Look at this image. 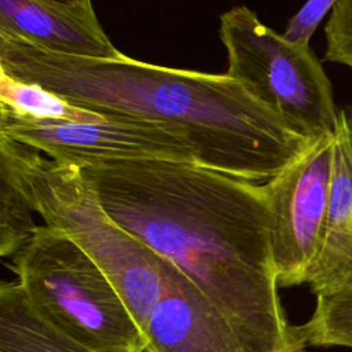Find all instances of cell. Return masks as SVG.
<instances>
[{
    "instance_id": "cell-10",
    "label": "cell",
    "mask_w": 352,
    "mask_h": 352,
    "mask_svg": "<svg viewBox=\"0 0 352 352\" xmlns=\"http://www.w3.org/2000/svg\"><path fill=\"white\" fill-rule=\"evenodd\" d=\"M307 283L315 296L352 289V122L340 110L329 201Z\"/></svg>"
},
{
    "instance_id": "cell-4",
    "label": "cell",
    "mask_w": 352,
    "mask_h": 352,
    "mask_svg": "<svg viewBox=\"0 0 352 352\" xmlns=\"http://www.w3.org/2000/svg\"><path fill=\"white\" fill-rule=\"evenodd\" d=\"M12 270L32 307L65 334L99 352H146L116 285L65 232L38 226Z\"/></svg>"
},
{
    "instance_id": "cell-6",
    "label": "cell",
    "mask_w": 352,
    "mask_h": 352,
    "mask_svg": "<svg viewBox=\"0 0 352 352\" xmlns=\"http://www.w3.org/2000/svg\"><path fill=\"white\" fill-rule=\"evenodd\" d=\"M0 135L78 168L120 160L195 162L194 148L182 135L132 118L106 117L96 124H78L34 120L0 107Z\"/></svg>"
},
{
    "instance_id": "cell-15",
    "label": "cell",
    "mask_w": 352,
    "mask_h": 352,
    "mask_svg": "<svg viewBox=\"0 0 352 352\" xmlns=\"http://www.w3.org/2000/svg\"><path fill=\"white\" fill-rule=\"evenodd\" d=\"M324 58L352 69V0H338L324 26Z\"/></svg>"
},
{
    "instance_id": "cell-14",
    "label": "cell",
    "mask_w": 352,
    "mask_h": 352,
    "mask_svg": "<svg viewBox=\"0 0 352 352\" xmlns=\"http://www.w3.org/2000/svg\"><path fill=\"white\" fill-rule=\"evenodd\" d=\"M34 210L22 191L0 173V254L14 257L33 238Z\"/></svg>"
},
{
    "instance_id": "cell-9",
    "label": "cell",
    "mask_w": 352,
    "mask_h": 352,
    "mask_svg": "<svg viewBox=\"0 0 352 352\" xmlns=\"http://www.w3.org/2000/svg\"><path fill=\"white\" fill-rule=\"evenodd\" d=\"M0 34L63 55L96 59L122 55L102 29L92 4L0 0Z\"/></svg>"
},
{
    "instance_id": "cell-8",
    "label": "cell",
    "mask_w": 352,
    "mask_h": 352,
    "mask_svg": "<svg viewBox=\"0 0 352 352\" xmlns=\"http://www.w3.org/2000/svg\"><path fill=\"white\" fill-rule=\"evenodd\" d=\"M146 352H246L223 314L176 267L162 261V290L146 329Z\"/></svg>"
},
{
    "instance_id": "cell-3",
    "label": "cell",
    "mask_w": 352,
    "mask_h": 352,
    "mask_svg": "<svg viewBox=\"0 0 352 352\" xmlns=\"http://www.w3.org/2000/svg\"><path fill=\"white\" fill-rule=\"evenodd\" d=\"M0 173L22 191L45 226L65 232L98 263L146 337L162 290L164 260L104 212L78 166L0 135Z\"/></svg>"
},
{
    "instance_id": "cell-12",
    "label": "cell",
    "mask_w": 352,
    "mask_h": 352,
    "mask_svg": "<svg viewBox=\"0 0 352 352\" xmlns=\"http://www.w3.org/2000/svg\"><path fill=\"white\" fill-rule=\"evenodd\" d=\"M0 107L34 120L96 124L106 117L76 106L51 91L0 72Z\"/></svg>"
},
{
    "instance_id": "cell-5",
    "label": "cell",
    "mask_w": 352,
    "mask_h": 352,
    "mask_svg": "<svg viewBox=\"0 0 352 352\" xmlns=\"http://www.w3.org/2000/svg\"><path fill=\"white\" fill-rule=\"evenodd\" d=\"M219 34L230 77L300 135L311 140L334 135L340 110L331 82L309 44L287 41L246 6L221 14Z\"/></svg>"
},
{
    "instance_id": "cell-11",
    "label": "cell",
    "mask_w": 352,
    "mask_h": 352,
    "mask_svg": "<svg viewBox=\"0 0 352 352\" xmlns=\"http://www.w3.org/2000/svg\"><path fill=\"white\" fill-rule=\"evenodd\" d=\"M0 352H99L65 334L29 302L16 280L0 285Z\"/></svg>"
},
{
    "instance_id": "cell-16",
    "label": "cell",
    "mask_w": 352,
    "mask_h": 352,
    "mask_svg": "<svg viewBox=\"0 0 352 352\" xmlns=\"http://www.w3.org/2000/svg\"><path fill=\"white\" fill-rule=\"evenodd\" d=\"M338 0H307L302 7L287 21L282 36L292 43L309 44L323 16L333 10Z\"/></svg>"
},
{
    "instance_id": "cell-7",
    "label": "cell",
    "mask_w": 352,
    "mask_h": 352,
    "mask_svg": "<svg viewBox=\"0 0 352 352\" xmlns=\"http://www.w3.org/2000/svg\"><path fill=\"white\" fill-rule=\"evenodd\" d=\"M333 153L334 135L320 136L282 172L263 183L280 287L307 283L322 236Z\"/></svg>"
},
{
    "instance_id": "cell-2",
    "label": "cell",
    "mask_w": 352,
    "mask_h": 352,
    "mask_svg": "<svg viewBox=\"0 0 352 352\" xmlns=\"http://www.w3.org/2000/svg\"><path fill=\"white\" fill-rule=\"evenodd\" d=\"M0 72L104 117L160 124L192 146L195 164L253 183L276 176L312 142L227 73L158 66L124 54L63 55L8 34H0Z\"/></svg>"
},
{
    "instance_id": "cell-18",
    "label": "cell",
    "mask_w": 352,
    "mask_h": 352,
    "mask_svg": "<svg viewBox=\"0 0 352 352\" xmlns=\"http://www.w3.org/2000/svg\"><path fill=\"white\" fill-rule=\"evenodd\" d=\"M344 113H345V116L348 117V120L352 122V103L351 104H348L346 107H344V109H341Z\"/></svg>"
},
{
    "instance_id": "cell-13",
    "label": "cell",
    "mask_w": 352,
    "mask_h": 352,
    "mask_svg": "<svg viewBox=\"0 0 352 352\" xmlns=\"http://www.w3.org/2000/svg\"><path fill=\"white\" fill-rule=\"evenodd\" d=\"M297 330L308 346L352 349V289L316 296L312 315Z\"/></svg>"
},
{
    "instance_id": "cell-1",
    "label": "cell",
    "mask_w": 352,
    "mask_h": 352,
    "mask_svg": "<svg viewBox=\"0 0 352 352\" xmlns=\"http://www.w3.org/2000/svg\"><path fill=\"white\" fill-rule=\"evenodd\" d=\"M80 170L104 212L192 282L246 352H307L279 297L263 183L170 160Z\"/></svg>"
},
{
    "instance_id": "cell-17",
    "label": "cell",
    "mask_w": 352,
    "mask_h": 352,
    "mask_svg": "<svg viewBox=\"0 0 352 352\" xmlns=\"http://www.w3.org/2000/svg\"><path fill=\"white\" fill-rule=\"evenodd\" d=\"M62 4H92L91 0H52Z\"/></svg>"
}]
</instances>
